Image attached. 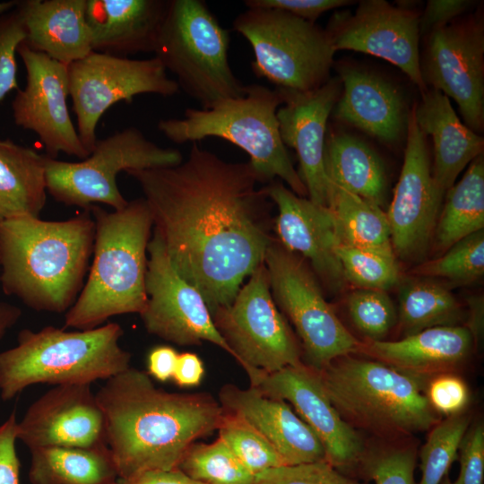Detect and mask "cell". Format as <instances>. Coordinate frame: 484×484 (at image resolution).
I'll return each mask as SVG.
<instances>
[{
  "mask_svg": "<svg viewBox=\"0 0 484 484\" xmlns=\"http://www.w3.org/2000/svg\"><path fill=\"white\" fill-rule=\"evenodd\" d=\"M125 173L139 184L175 271L212 316L229 306L274 239L264 178L249 161H226L196 143L177 165Z\"/></svg>",
  "mask_w": 484,
  "mask_h": 484,
  "instance_id": "cell-1",
  "label": "cell"
},
{
  "mask_svg": "<svg viewBox=\"0 0 484 484\" xmlns=\"http://www.w3.org/2000/svg\"><path fill=\"white\" fill-rule=\"evenodd\" d=\"M95 394L119 479L178 468L197 439L217 430L224 412L208 393L162 390L147 372L131 367L107 379Z\"/></svg>",
  "mask_w": 484,
  "mask_h": 484,
  "instance_id": "cell-2",
  "label": "cell"
},
{
  "mask_svg": "<svg viewBox=\"0 0 484 484\" xmlns=\"http://www.w3.org/2000/svg\"><path fill=\"white\" fill-rule=\"evenodd\" d=\"M89 208L65 220L18 217L0 221V283L37 311L66 312L77 299L92 256Z\"/></svg>",
  "mask_w": 484,
  "mask_h": 484,
  "instance_id": "cell-3",
  "label": "cell"
},
{
  "mask_svg": "<svg viewBox=\"0 0 484 484\" xmlns=\"http://www.w3.org/2000/svg\"><path fill=\"white\" fill-rule=\"evenodd\" d=\"M95 223L89 275L63 328L94 329L110 317L143 312L147 302V247L153 227L143 197L121 210L88 207Z\"/></svg>",
  "mask_w": 484,
  "mask_h": 484,
  "instance_id": "cell-4",
  "label": "cell"
},
{
  "mask_svg": "<svg viewBox=\"0 0 484 484\" xmlns=\"http://www.w3.org/2000/svg\"><path fill=\"white\" fill-rule=\"evenodd\" d=\"M123 333L111 322L89 330H22L17 345L0 352L1 399L11 400L36 384L91 385L126 370L131 354L119 344Z\"/></svg>",
  "mask_w": 484,
  "mask_h": 484,
  "instance_id": "cell-5",
  "label": "cell"
},
{
  "mask_svg": "<svg viewBox=\"0 0 484 484\" xmlns=\"http://www.w3.org/2000/svg\"><path fill=\"white\" fill-rule=\"evenodd\" d=\"M282 104L278 89L246 85L242 96L208 109L186 108L182 117L160 119L158 129L175 143L207 137L226 140L249 155V162L266 183L278 177L294 194L306 197L307 188L281 138L276 113Z\"/></svg>",
  "mask_w": 484,
  "mask_h": 484,
  "instance_id": "cell-6",
  "label": "cell"
},
{
  "mask_svg": "<svg viewBox=\"0 0 484 484\" xmlns=\"http://www.w3.org/2000/svg\"><path fill=\"white\" fill-rule=\"evenodd\" d=\"M317 372L345 421L385 434H413L436 424V411L418 376L378 360L350 355Z\"/></svg>",
  "mask_w": 484,
  "mask_h": 484,
  "instance_id": "cell-7",
  "label": "cell"
},
{
  "mask_svg": "<svg viewBox=\"0 0 484 484\" xmlns=\"http://www.w3.org/2000/svg\"><path fill=\"white\" fill-rule=\"evenodd\" d=\"M229 42L204 1L169 0L153 53L179 89L208 109L245 93L229 62Z\"/></svg>",
  "mask_w": 484,
  "mask_h": 484,
  "instance_id": "cell-8",
  "label": "cell"
},
{
  "mask_svg": "<svg viewBox=\"0 0 484 484\" xmlns=\"http://www.w3.org/2000/svg\"><path fill=\"white\" fill-rule=\"evenodd\" d=\"M233 29L251 45L255 76L276 88L309 91L330 79L333 49L325 29L278 9L246 8Z\"/></svg>",
  "mask_w": 484,
  "mask_h": 484,
  "instance_id": "cell-9",
  "label": "cell"
},
{
  "mask_svg": "<svg viewBox=\"0 0 484 484\" xmlns=\"http://www.w3.org/2000/svg\"><path fill=\"white\" fill-rule=\"evenodd\" d=\"M180 151L163 148L129 126L97 140L90 155L80 161L46 156L47 190L66 206L88 208L104 203L121 210L128 201L121 194L117 177L122 171L174 166L183 161Z\"/></svg>",
  "mask_w": 484,
  "mask_h": 484,
  "instance_id": "cell-10",
  "label": "cell"
},
{
  "mask_svg": "<svg viewBox=\"0 0 484 484\" xmlns=\"http://www.w3.org/2000/svg\"><path fill=\"white\" fill-rule=\"evenodd\" d=\"M273 300L294 325L308 367L316 371L361 348L325 300L305 259L274 238L264 261Z\"/></svg>",
  "mask_w": 484,
  "mask_h": 484,
  "instance_id": "cell-11",
  "label": "cell"
},
{
  "mask_svg": "<svg viewBox=\"0 0 484 484\" xmlns=\"http://www.w3.org/2000/svg\"><path fill=\"white\" fill-rule=\"evenodd\" d=\"M212 320L250 385L263 375L302 363L299 344L273 300L264 263Z\"/></svg>",
  "mask_w": 484,
  "mask_h": 484,
  "instance_id": "cell-12",
  "label": "cell"
},
{
  "mask_svg": "<svg viewBox=\"0 0 484 484\" xmlns=\"http://www.w3.org/2000/svg\"><path fill=\"white\" fill-rule=\"evenodd\" d=\"M68 78L77 133L90 153L98 140L99 121L110 107L130 104L140 94L171 97L179 91L156 56L133 59L91 51L68 65Z\"/></svg>",
  "mask_w": 484,
  "mask_h": 484,
  "instance_id": "cell-13",
  "label": "cell"
},
{
  "mask_svg": "<svg viewBox=\"0 0 484 484\" xmlns=\"http://www.w3.org/2000/svg\"><path fill=\"white\" fill-rule=\"evenodd\" d=\"M420 70L426 86L458 105L473 132L484 125V23L477 13L432 30L426 36Z\"/></svg>",
  "mask_w": 484,
  "mask_h": 484,
  "instance_id": "cell-14",
  "label": "cell"
},
{
  "mask_svg": "<svg viewBox=\"0 0 484 484\" xmlns=\"http://www.w3.org/2000/svg\"><path fill=\"white\" fill-rule=\"evenodd\" d=\"M147 253V302L140 314L146 331L180 346L209 341L233 357L202 294L175 271L154 229Z\"/></svg>",
  "mask_w": 484,
  "mask_h": 484,
  "instance_id": "cell-15",
  "label": "cell"
},
{
  "mask_svg": "<svg viewBox=\"0 0 484 484\" xmlns=\"http://www.w3.org/2000/svg\"><path fill=\"white\" fill-rule=\"evenodd\" d=\"M419 14L385 0L359 2L353 13L336 12L325 31L335 50L369 54L399 67L418 87L428 90L420 70Z\"/></svg>",
  "mask_w": 484,
  "mask_h": 484,
  "instance_id": "cell-16",
  "label": "cell"
},
{
  "mask_svg": "<svg viewBox=\"0 0 484 484\" xmlns=\"http://www.w3.org/2000/svg\"><path fill=\"white\" fill-rule=\"evenodd\" d=\"M17 53L26 70V84L12 102L16 125L35 133L48 153L83 160L90 155L77 133L67 106L68 65L35 51L23 42Z\"/></svg>",
  "mask_w": 484,
  "mask_h": 484,
  "instance_id": "cell-17",
  "label": "cell"
},
{
  "mask_svg": "<svg viewBox=\"0 0 484 484\" xmlns=\"http://www.w3.org/2000/svg\"><path fill=\"white\" fill-rule=\"evenodd\" d=\"M427 137L411 108L403 165L386 212L394 255L409 262L428 252L444 202L433 181Z\"/></svg>",
  "mask_w": 484,
  "mask_h": 484,
  "instance_id": "cell-18",
  "label": "cell"
},
{
  "mask_svg": "<svg viewBox=\"0 0 484 484\" xmlns=\"http://www.w3.org/2000/svg\"><path fill=\"white\" fill-rule=\"evenodd\" d=\"M250 386L289 402L320 440L332 466L343 473L359 468L366 453L363 441L331 402L316 370L302 362L263 375Z\"/></svg>",
  "mask_w": 484,
  "mask_h": 484,
  "instance_id": "cell-19",
  "label": "cell"
},
{
  "mask_svg": "<svg viewBox=\"0 0 484 484\" xmlns=\"http://www.w3.org/2000/svg\"><path fill=\"white\" fill-rule=\"evenodd\" d=\"M29 449L108 446L103 411L91 385H59L30 404L17 423Z\"/></svg>",
  "mask_w": 484,
  "mask_h": 484,
  "instance_id": "cell-20",
  "label": "cell"
},
{
  "mask_svg": "<svg viewBox=\"0 0 484 484\" xmlns=\"http://www.w3.org/2000/svg\"><path fill=\"white\" fill-rule=\"evenodd\" d=\"M278 90L283 99V106L276 113L281 138L297 152L298 175L308 199L328 207L330 184L324 169V144L327 121L341 95V82L333 77L309 91Z\"/></svg>",
  "mask_w": 484,
  "mask_h": 484,
  "instance_id": "cell-21",
  "label": "cell"
},
{
  "mask_svg": "<svg viewBox=\"0 0 484 484\" xmlns=\"http://www.w3.org/2000/svg\"><path fill=\"white\" fill-rule=\"evenodd\" d=\"M266 188L278 208V241L307 259L330 291H341L347 282L337 255L340 239L330 209L297 195L281 182H270Z\"/></svg>",
  "mask_w": 484,
  "mask_h": 484,
  "instance_id": "cell-22",
  "label": "cell"
},
{
  "mask_svg": "<svg viewBox=\"0 0 484 484\" xmlns=\"http://www.w3.org/2000/svg\"><path fill=\"white\" fill-rule=\"evenodd\" d=\"M341 92L333 117L388 145L406 137L410 109L402 92L391 82L366 68L337 66Z\"/></svg>",
  "mask_w": 484,
  "mask_h": 484,
  "instance_id": "cell-23",
  "label": "cell"
},
{
  "mask_svg": "<svg viewBox=\"0 0 484 484\" xmlns=\"http://www.w3.org/2000/svg\"><path fill=\"white\" fill-rule=\"evenodd\" d=\"M219 402L224 411L255 428L285 465L326 461L320 440L286 402L267 396L256 387L244 389L227 384L219 392Z\"/></svg>",
  "mask_w": 484,
  "mask_h": 484,
  "instance_id": "cell-24",
  "label": "cell"
},
{
  "mask_svg": "<svg viewBox=\"0 0 484 484\" xmlns=\"http://www.w3.org/2000/svg\"><path fill=\"white\" fill-rule=\"evenodd\" d=\"M169 0H86L92 51L127 57L154 52Z\"/></svg>",
  "mask_w": 484,
  "mask_h": 484,
  "instance_id": "cell-25",
  "label": "cell"
},
{
  "mask_svg": "<svg viewBox=\"0 0 484 484\" xmlns=\"http://www.w3.org/2000/svg\"><path fill=\"white\" fill-rule=\"evenodd\" d=\"M421 95L412 110L419 128L432 138V177L445 197L464 168L483 153L484 140L461 122L447 96L431 88Z\"/></svg>",
  "mask_w": 484,
  "mask_h": 484,
  "instance_id": "cell-26",
  "label": "cell"
},
{
  "mask_svg": "<svg viewBox=\"0 0 484 484\" xmlns=\"http://www.w3.org/2000/svg\"><path fill=\"white\" fill-rule=\"evenodd\" d=\"M15 9L30 48L67 65L92 51L86 0H22Z\"/></svg>",
  "mask_w": 484,
  "mask_h": 484,
  "instance_id": "cell-27",
  "label": "cell"
},
{
  "mask_svg": "<svg viewBox=\"0 0 484 484\" xmlns=\"http://www.w3.org/2000/svg\"><path fill=\"white\" fill-rule=\"evenodd\" d=\"M471 345L470 331L452 325L428 328L394 341H370L365 350L378 361L419 377L459 364Z\"/></svg>",
  "mask_w": 484,
  "mask_h": 484,
  "instance_id": "cell-28",
  "label": "cell"
},
{
  "mask_svg": "<svg viewBox=\"0 0 484 484\" xmlns=\"http://www.w3.org/2000/svg\"><path fill=\"white\" fill-rule=\"evenodd\" d=\"M324 160L329 184L385 206L389 186L385 166L366 142L343 132L326 134Z\"/></svg>",
  "mask_w": 484,
  "mask_h": 484,
  "instance_id": "cell-29",
  "label": "cell"
},
{
  "mask_svg": "<svg viewBox=\"0 0 484 484\" xmlns=\"http://www.w3.org/2000/svg\"><path fill=\"white\" fill-rule=\"evenodd\" d=\"M46 156L0 139V221L39 217L47 200Z\"/></svg>",
  "mask_w": 484,
  "mask_h": 484,
  "instance_id": "cell-30",
  "label": "cell"
},
{
  "mask_svg": "<svg viewBox=\"0 0 484 484\" xmlns=\"http://www.w3.org/2000/svg\"><path fill=\"white\" fill-rule=\"evenodd\" d=\"M30 484H114L118 479L108 446L30 449Z\"/></svg>",
  "mask_w": 484,
  "mask_h": 484,
  "instance_id": "cell-31",
  "label": "cell"
},
{
  "mask_svg": "<svg viewBox=\"0 0 484 484\" xmlns=\"http://www.w3.org/2000/svg\"><path fill=\"white\" fill-rule=\"evenodd\" d=\"M484 229L483 153L445 195L434 230L432 247L438 255L456 242Z\"/></svg>",
  "mask_w": 484,
  "mask_h": 484,
  "instance_id": "cell-32",
  "label": "cell"
},
{
  "mask_svg": "<svg viewBox=\"0 0 484 484\" xmlns=\"http://www.w3.org/2000/svg\"><path fill=\"white\" fill-rule=\"evenodd\" d=\"M328 208L341 244L394 255L386 212L377 204L330 184Z\"/></svg>",
  "mask_w": 484,
  "mask_h": 484,
  "instance_id": "cell-33",
  "label": "cell"
},
{
  "mask_svg": "<svg viewBox=\"0 0 484 484\" xmlns=\"http://www.w3.org/2000/svg\"><path fill=\"white\" fill-rule=\"evenodd\" d=\"M398 321L405 336L436 326L457 325L462 309L445 286L427 280H408L400 287Z\"/></svg>",
  "mask_w": 484,
  "mask_h": 484,
  "instance_id": "cell-34",
  "label": "cell"
},
{
  "mask_svg": "<svg viewBox=\"0 0 484 484\" xmlns=\"http://www.w3.org/2000/svg\"><path fill=\"white\" fill-rule=\"evenodd\" d=\"M178 468L203 484H254L255 479L220 437L210 444L194 443Z\"/></svg>",
  "mask_w": 484,
  "mask_h": 484,
  "instance_id": "cell-35",
  "label": "cell"
},
{
  "mask_svg": "<svg viewBox=\"0 0 484 484\" xmlns=\"http://www.w3.org/2000/svg\"><path fill=\"white\" fill-rule=\"evenodd\" d=\"M411 272L458 285L479 281L484 274V230L461 239L442 255L418 264Z\"/></svg>",
  "mask_w": 484,
  "mask_h": 484,
  "instance_id": "cell-36",
  "label": "cell"
},
{
  "mask_svg": "<svg viewBox=\"0 0 484 484\" xmlns=\"http://www.w3.org/2000/svg\"><path fill=\"white\" fill-rule=\"evenodd\" d=\"M217 430L218 437L255 476L285 465L271 443L243 418L224 411Z\"/></svg>",
  "mask_w": 484,
  "mask_h": 484,
  "instance_id": "cell-37",
  "label": "cell"
},
{
  "mask_svg": "<svg viewBox=\"0 0 484 484\" xmlns=\"http://www.w3.org/2000/svg\"><path fill=\"white\" fill-rule=\"evenodd\" d=\"M469 425L470 418L458 413L434 426L420 450L419 484H440L447 476Z\"/></svg>",
  "mask_w": 484,
  "mask_h": 484,
  "instance_id": "cell-38",
  "label": "cell"
},
{
  "mask_svg": "<svg viewBox=\"0 0 484 484\" xmlns=\"http://www.w3.org/2000/svg\"><path fill=\"white\" fill-rule=\"evenodd\" d=\"M337 255L346 282L358 289L387 290L399 282L395 255L339 245Z\"/></svg>",
  "mask_w": 484,
  "mask_h": 484,
  "instance_id": "cell-39",
  "label": "cell"
},
{
  "mask_svg": "<svg viewBox=\"0 0 484 484\" xmlns=\"http://www.w3.org/2000/svg\"><path fill=\"white\" fill-rule=\"evenodd\" d=\"M347 307L355 327L370 341H383L398 321L385 290L357 289L348 296Z\"/></svg>",
  "mask_w": 484,
  "mask_h": 484,
  "instance_id": "cell-40",
  "label": "cell"
},
{
  "mask_svg": "<svg viewBox=\"0 0 484 484\" xmlns=\"http://www.w3.org/2000/svg\"><path fill=\"white\" fill-rule=\"evenodd\" d=\"M416 452L409 446L365 453L359 468L375 484H417Z\"/></svg>",
  "mask_w": 484,
  "mask_h": 484,
  "instance_id": "cell-41",
  "label": "cell"
},
{
  "mask_svg": "<svg viewBox=\"0 0 484 484\" xmlns=\"http://www.w3.org/2000/svg\"><path fill=\"white\" fill-rule=\"evenodd\" d=\"M254 484H364L326 461L282 465L255 476Z\"/></svg>",
  "mask_w": 484,
  "mask_h": 484,
  "instance_id": "cell-42",
  "label": "cell"
},
{
  "mask_svg": "<svg viewBox=\"0 0 484 484\" xmlns=\"http://www.w3.org/2000/svg\"><path fill=\"white\" fill-rule=\"evenodd\" d=\"M25 39L21 17L13 10L0 15V101L18 90L16 54Z\"/></svg>",
  "mask_w": 484,
  "mask_h": 484,
  "instance_id": "cell-43",
  "label": "cell"
},
{
  "mask_svg": "<svg viewBox=\"0 0 484 484\" xmlns=\"http://www.w3.org/2000/svg\"><path fill=\"white\" fill-rule=\"evenodd\" d=\"M460 471L453 484L484 483V427L469 428L459 447Z\"/></svg>",
  "mask_w": 484,
  "mask_h": 484,
  "instance_id": "cell-44",
  "label": "cell"
},
{
  "mask_svg": "<svg viewBox=\"0 0 484 484\" xmlns=\"http://www.w3.org/2000/svg\"><path fill=\"white\" fill-rule=\"evenodd\" d=\"M426 395L436 411L449 416L460 413L469 402L467 385L451 375H442L431 381Z\"/></svg>",
  "mask_w": 484,
  "mask_h": 484,
  "instance_id": "cell-45",
  "label": "cell"
},
{
  "mask_svg": "<svg viewBox=\"0 0 484 484\" xmlns=\"http://www.w3.org/2000/svg\"><path fill=\"white\" fill-rule=\"evenodd\" d=\"M346 0H246V8L278 9L310 22L324 13L349 4Z\"/></svg>",
  "mask_w": 484,
  "mask_h": 484,
  "instance_id": "cell-46",
  "label": "cell"
},
{
  "mask_svg": "<svg viewBox=\"0 0 484 484\" xmlns=\"http://www.w3.org/2000/svg\"><path fill=\"white\" fill-rule=\"evenodd\" d=\"M15 411L0 425V484H20V460L16 454Z\"/></svg>",
  "mask_w": 484,
  "mask_h": 484,
  "instance_id": "cell-47",
  "label": "cell"
},
{
  "mask_svg": "<svg viewBox=\"0 0 484 484\" xmlns=\"http://www.w3.org/2000/svg\"><path fill=\"white\" fill-rule=\"evenodd\" d=\"M473 5L469 0H429L419 16V36L453 22Z\"/></svg>",
  "mask_w": 484,
  "mask_h": 484,
  "instance_id": "cell-48",
  "label": "cell"
},
{
  "mask_svg": "<svg viewBox=\"0 0 484 484\" xmlns=\"http://www.w3.org/2000/svg\"><path fill=\"white\" fill-rule=\"evenodd\" d=\"M114 484H203L190 478L179 468L151 470L128 479H117Z\"/></svg>",
  "mask_w": 484,
  "mask_h": 484,
  "instance_id": "cell-49",
  "label": "cell"
},
{
  "mask_svg": "<svg viewBox=\"0 0 484 484\" xmlns=\"http://www.w3.org/2000/svg\"><path fill=\"white\" fill-rule=\"evenodd\" d=\"M204 375L201 359L194 353L178 354L172 379L181 387H193L200 385Z\"/></svg>",
  "mask_w": 484,
  "mask_h": 484,
  "instance_id": "cell-50",
  "label": "cell"
},
{
  "mask_svg": "<svg viewBox=\"0 0 484 484\" xmlns=\"http://www.w3.org/2000/svg\"><path fill=\"white\" fill-rule=\"evenodd\" d=\"M178 353L169 346H159L148 355V374L153 378L166 382L172 379Z\"/></svg>",
  "mask_w": 484,
  "mask_h": 484,
  "instance_id": "cell-51",
  "label": "cell"
},
{
  "mask_svg": "<svg viewBox=\"0 0 484 484\" xmlns=\"http://www.w3.org/2000/svg\"><path fill=\"white\" fill-rule=\"evenodd\" d=\"M469 327H466L472 338L480 337L483 330V299L471 298L470 302Z\"/></svg>",
  "mask_w": 484,
  "mask_h": 484,
  "instance_id": "cell-52",
  "label": "cell"
},
{
  "mask_svg": "<svg viewBox=\"0 0 484 484\" xmlns=\"http://www.w3.org/2000/svg\"><path fill=\"white\" fill-rule=\"evenodd\" d=\"M22 315V310L12 304L0 302V340Z\"/></svg>",
  "mask_w": 484,
  "mask_h": 484,
  "instance_id": "cell-53",
  "label": "cell"
},
{
  "mask_svg": "<svg viewBox=\"0 0 484 484\" xmlns=\"http://www.w3.org/2000/svg\"><path fill=\"white\" fill-rule=\"evenodd\" d=\"M16 4L17 1L0 2V15L13 10Z\"/></svg>",
  "mask_w": 484,
  "mask_h": 484,
  "instance_id": "cell-54",
  "label": "cell"
},
{
  "mask_svg": "<svg viewBox=\"0 0 484 484\" xmlns=\"http://www.w3.org/2000/svg\"><path fill=\"white\" fill-rule=\"evenodd\" d=\"M440 484H453L451 480H449L448 476H446Z\"/></svg>",
  "mask_w": 484,
  "mask_h": 484,
  "instance_id": "cell-55",
  "label": "cell"
}]
</instances>
